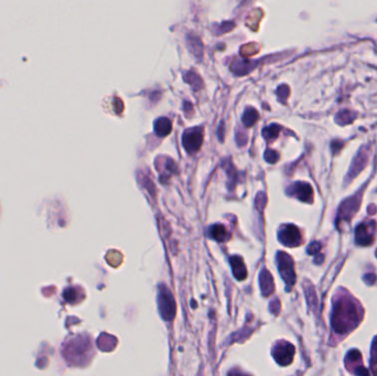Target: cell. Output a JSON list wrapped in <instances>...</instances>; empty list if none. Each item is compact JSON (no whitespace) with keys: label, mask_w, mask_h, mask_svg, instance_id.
Returning a JSON list of instances; mask_svg holds the SVG:
<instances>
[{"label":"cell","mask_w":377,"mask_h":376,"mask_svg":"<svg viewBox=\"0 0 377 376\" xmlns=\"http://www.w3.org/2000/svg\"><path fill=\"white\" fill-rule=\"evenodd\" d=\"M361 312L351 298L341 297L335 302L332 315V326L337 333H347L361 321Z\"/></svg>","instance_id":"cell-1"},{"label":"cell","mask_w":377,"mask_h":376,"mask_svg":"<svg viewBox=\"0 0 377 376\" xmlns=\"http://www.w3.org/2000/svg\"><path fill=\"white\" fill-rule=\"evenodd\" d=\"M91 343L88 340H84L83 338H78L70 342L66 350H64V356L67 360L72 362L74 364H80L83 359H86L88 352L91 351Z\"/></svg>","instance_id":"cell-2"},{"label":"cell","mask_w":377,"mask_h":376,"mask_svg":"<svg viewBox=\"0 0 377 376\" xmlns=\"http://www.w3.org/2000/svg\"><path fill=\"white\" fill-rule=\"evenodd\" d=\"M277 260H278V268L280 275L284 278L285 283L288 286V289L291 288L294 282H296V274H294V266L292 258L289 255L279 252L277 255Z\"/></svg>","instance_id":"cell-3"},{"label":"cell","mask_w":377,"mask_h":376,"mask_svg":"<svg viewBox=\"0 0 377 376\" xmlns=\"http://www.w3.org/2000/svg\"><path fill=\"white\" fill-rule=\"evenodd\" d=\"M159 310L163 319L172 320L175 314V302L173 297L166 287H161L159 291Z\"/></svg>","instance_id":"cell-4"},{"label":"cell","mask_w":377,"mask_h":376,"mask_svg":"<svg viewBox=\"0 0 377 376\" xmlns=\"http://www.w3.org/2000/svg\"><path fill=\"white\" fill-rule=\"evenodd\" d=\"M183 146L187 152H197L202 146L203 142V131L201 128H192L186 130L183 138H182Z\"/></svg>","instance_id":"cell-5"},{"label":"cell","mask_w":377,"mask_h":376,"mask_svg":"<svg viewBox=\"0 0 377 376\" xmlns=\"http://www.w3.org/2000/svg\"><path fill=\"white\" fill-rule=\"evenodd\" d=\"M279 241L286 246H298L302 242L300 231L294 225H285L279 231Z\"/></svg>","instance_id":"cell-6"},{"label":"cell","mask_w":377,"mask_h":376,"mask_svg":"<svg viewBox=\"0 0 377 376\" xmlns=\"http://www.w3.org/2000/svg\"><path fill=\"white\" fill-rule=\"evenodd\" d=\"M273 355L280 365H289L294 355V348L289 342H279L275 345Z\"/></svg>","instance_id":"cell-7"},{"label":"cell","mask_w":377,"mask_h":376,"mask_svg":"<svg viewBox=\"0 0 377 376\" xmlns=\"http://www.w3.org/2000/svg\"><path fill=\"white\" fill-rule=\"evenodd\" d=\"M289 193L293 196H296L299 200L304 201V202H311L313 199V192H312V188L310 184L303 183V182H297L293 186L290 187Z\"/></svg>","instance_id":"cell-8"},{"label":"cell","mask_w":377,"mask_h":376,"mask_svg":"<svg viewBox=\"0 0 377 376\" xmlns=\"http://www.w3.org/2000/svg\"><path fill=\"white\" fill-rule=\"evenodd\" d=\"M360 196L355 195L354 198L347 199L342 203V205L340 207V213H339V219L341 220H350L354 213L357 211V207L360 205Z\"/></svg>","instance_id":"cell-9"},{"label":"cell","mask_w":377,"mask_h":376,"mask_svg":"<svg viewBox=\"0 0 377 376\" xmlns=\"http://www.w3.org/2000/svg\"><path fill=\"white\" fill-rule=\"evenodd\" d=\"M356 242L360 245L366 246L370 245L373 242V232H372V226L369 224H360L356 229Z\"/></svg>","instance_id":"cell-10"},{"label":"cell","mask_w":377,"mask_h":376,"mask_svg":"<svg viewBox=\"0 0 377 376\" xmlns=\"http://www.w3.org/2000/svg\"><path fill=\"white\" fill-rule=\"evenodd\" d=\"M259 283H261V288L264 296H270L274 291V280L270 273L267 271H263L259 276Z\"/></svg>","instance_id":"cell-11"},{"label":"cell","mask_w":377,"mask_h":376,"mask_svg":"<svg viewBox=\"0 0 377 376\" xmlns=\"http://www.w3.org/2000/svg\"><path fill=\"white\" fill-rule=\"evenodd\" d=\"M231 265L234 272V276L236 277L238 280H243L247 277V270L244 264L243 259L238 256H234L231 258Z\"/></svg>","instance_id":"cell-12"},{"label":"cell","mask_w":377,"mask_h":376,"mask_svg":"<svg viewBox=\"0 0 377 376\" xmlns=\"http://www.w3.org/2000/svg\"><path fill=\"white\" fill-rule=\"evenodd\" d=\"M172 129V125L171 122L169 121L168 118L162 117L159 118L158 121L155 123V131L158 136H168L170 133H171Z\"/></svg>","instance_id":"cell-13"},{"label":"cell","mask_w":377,"mask_h":376,"mask_svg":"<svg viewBox=\"0 0 377 376\" xmlns=\"http://www.w3.org/2000/svg\"><path fill=\"white\" fill-rule=\"evenodd\" d=\"M187 44L188 50H190L197 58H202L203 55V44L201 40L193 35H187Z\"/></svg>","instance_id":"cell-14"},{"label":"cell","mask_w":377,"mask_h":376,"mask_svg":"<svg viewBox=\"0 0 377 376\" xmlns=\"http://www.w3.org/2000/svg\"><path fill=\"white\" fill-rule=\"evenodd\" d=\"M210 233H211V236L213 237L214 240H216L217 242H224L228 238V233H227L226 229L221 224H216V225L212 226Z\"/></svg>","instance_id":"cell-15"},{"label":"cell","mask_w":377,"mask_h":376,"mask_svg":"<svg viewBox=\"0 0 377 376\" xmlns=\"http://www.w3.org/2000/svg\"><path fill=\"white\" fill-rule=\"evenodd\" d=\"M366 159H367L366 154L363 153V152L358 153V156L356 157V159L354 161V165L352 166V169L350 171V177H352V178L355 177L358 174V172H360V170H362L364 168L365 165H366V161H367Z\"/></svg>","instance_id":"cell-16"},{"label":"cell","mask_w":377,"mask_h":376,"mask_svg":"<svg viewBox=\"0 0 377 376\" xmlns=\"http://www.w3.org/2000/svg\"><path fill=\"white\" fill-rule=\"evenodd\" d=\"M184 81L187 83V84H190L192 88L196 89V91H198L199 88H201L203 85L201 77L194 72H186L184 74Z\"/></svg>","instance_id":"cell-17"},{"label":"cell","mask_w":377,"mask_h":376,"mask_svg":"<svg viewBox=\"0 0 377 376\" xmlns=\"http://www.w3.org/2000/svg\"><path fill=\"white\" fill-rule=\"evenodd\" d=\"M258 121V113L254 109L246 110L243 115V123L246 127L254 126L255 123Z\"/></svg>","instance_id":"cell-18"},{"label":"cell","mask_w":377,"mask_h":376,"mask_svg":"<svg viewBox=\"0 0 377 376\" xmlns=\"http://www.w3.org/2000/svg\"><path fill=\"white\" fill-rule=\"evenodd\" d=\"M106 340H104L103 336L98 340V347L101 348L103 351H110L116 347V339H111L113 337H109L107 334H105Z\"/></svg>","instance_id":"cell-19"},{"label":"cell","mask_w":377,"mask_h":376,"mask_svg":"<svg viewBox=\"0 0 377 376\" xmlns=\"http://www.w3.org/2000/svg\"><path fill=\"white\" fill-rule=\"evenodd\" d=\"M279 131H280V127L278 126V125L274 124V125H270L269 127L265 128L263 131V135L266 139H274L279 135Z\"/></svg>","instance_id":"cell-20"},{"label":"cell","mask_w":377,"mask_h":376,"mask_svg":"<svg viewBox=\"0 0 377 376\" xmlns=\"http://www.w3.org/2000/svg\"><path fill=\"white\" fill-rule=\"evenodd\" d=\"M234 67H239V68H232V70L234 71L235 73L240 75V74H245L248 72V71L252 69L250 68V64L248 62H236L233 64Z\"/></svg>","instance_id":"cell-21"},{"label":"cell","mask_w":377,"mask_h":376,"mask_svg":"<svg viewBox=\"0 0 377 376\" xmlns=\"http://www.w3.org/2000/svg\"><path fill=\"white\" fill-rule=\"evenodd\" d=\"M372 366H373V372L377 374V338L373 343L372 348Z\"/></svg>","instance_id":"cell-22"},{"label":"cell","mask_w":377,"mask_h":376,"mask_svg":"<svg viewBox=\"0 0 377 376\" xmlns=\"http://www.w3.org/2000/svg\"><path fill=\"white\" fill-rule=\"evenodd\" d=\"M265 158H266V160L269 164H275L276 161L279 159V156H278V153L274 150H267L266 153H265Z\"/></svg>","instance_id":"cell-23"},{"label":"cell","mask_w":377,"mask_h":376,"mask_svg":"<svg viewBox=\"0 0 377 376\" xmlns=\"http://www.w3.org/2000/svg\"><path fill=\"white\" fill-rule=\"evenodd\" d=\"M277 93H278V96H279L280 99H285L288 96V94H289V89H288V86L281 85L278 88V91H277Z\"/></svg>","instance_id":"cell-24"},{"label":"cell","mask_w":377,"mask_h":376,"mask_svg":"<svg viewBox=\"0 0 377 376\" xmlns=\"http://www.w3.org/2000/svg\"><path fill=\"white\" fill-rule=\"evenodd\" d=\"M320 248H321V246H320L319 243H312L308 248V252H309V254H316V253L319 252Z\"/></svg>","instance_id":"cell-25"},{"label":"cell","mask_w":377,"mask_h":376,"mask_svg":"<svg viewBox=\"0 0 377 376\" xmlns=\"http://www.w3.org/2000/svg\"><path fill=\"white\" fill-rule=\"evenodd\" d=\"M278 302H279V301L276 299L275 301H273V302H272V304H274V306H276V304H277V306H278V304H279ZM278 310H279V307H277V310H272V311H273L274 313H277V312H278Z\"/></svg>","instance_id":"cell-26"}]
</instances>
